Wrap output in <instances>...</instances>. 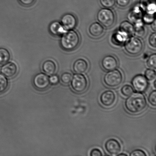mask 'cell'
<instances>
[{
  "mask_svg": "<svg viewBox=\"0 0 156 156\" xmlns=\"http://www.w3.org/2000/svg\"><path fill=\"white\" fill-rule=\"evenodd\" d=\"M147 102L146 97L141 93H133L126 99L125 108L128 112L136 114L142 112L146 108Z\"/></svg>",
  "mask_w": 156,
  "mask_h": 156,
  "instance_id": "1",
  "label": "cell"
},
{
  "mask_svg": "<svg viewBox=\"0 0 156 156\" xmlns=\"http://www.w3.org/2000/svg\"><path fill=\"white\" fill-rule=\"evenodd\" d=\"M80 41V37L77 32L73 30H68L62 36L61 47L65 51H73L77 48Z\"/></svg>",
  "mask_w": 156,
  "mask_h": 156,
  "instance_id": "2",
  "label": "cell"
},
{
  "mask_svg": "<svg viewBox=\"0 0 156 156\" xmlns=\"http://www.w3.org/2000/svg\"><path fill=\"white\" fill-rule=\"evenodd\" d=\"M123 76L121 72L118 69L109 71L104 76L103 81L105 85L110 88H115L122 84Z\"/></svg>",
  "mask_w": 156,
  "mask_h": 156,
  "instance_id": "3",
  "label": "cell"
},
{
  "mask_svg": "<svg viewBox=\"0 0 156 156\" xmlns=\"http://www.w3.org/2000/svg\"><path fill=\"white\" fill-rule=\"evenodd\" d=\"M97 18L101 24L106 28L112 27L115 22L114 12L108 8H105L99 10L97 13Z\"/></svg>",
  "mask_w": 156,
  "mask_h": 156,
  "instance_id": "4",
  "label": "cell"
},
{
  "mask_svg": "<svg viewBox=\"0 0 156 156\" xmlns=\"http://www.w3.org/2000/svg\"><path fill=\"white\" fill-rule=\"evenodd\" d=\"M143 45L138 37H131L125 43V48L127 53L131 55H136L143 50Z\"/></svg>",
  "mask_w": 156,
  "mask_h": 156,
  "instance_id": "5",
  "label": "cell"
},
{
  "mask_svg": "<svg viewBox=\"0 0 156 156\" xmlns=\"http://www.w3.org/2000/svg\"><path fill=\"white\" fill-rule=\"evenodd\" d=\"M71 83L72 88L76 93L83 92L88 87V80L86 77L82 74H75Z\"/></svg>",
  "mask_w": 156,
  "mask_h": 156,
  "instance_id": "6",
  "label": "cell"
},
{
  "mask_svg": "<svg viewBox=\"0 0 156 156\" xmlns=\"http://www.w3.org/2000/svg\"><path fill=\"white\" fill-rule=\"evenodd\" d=\"M131 84L133 89L137 93L145 92L149 87V83L145 77L142 74L136 75L133 78Z\"/></svg>",
  "mask_w": 156,
  "mask_h": 156,
  "instance_id": "7",
  "label": "cell"
},
{
  "mask_svg": "<svg viewBox=\"0 0 156 156\" xmlns=\"http://www.w3.org/2000/svg\"><path fill=\"white\" fill-rule=\"evenodd\" d=\"M49 78L43 73L37 74L33 78V84L35 88L40 91L47 90L50 85Z\"/></svg>",
  "mask_w": 156,
  "mask_h": 156,
  "instance_id": "8",
  "label": "cell"
},
{
  "mask_svg": "<svg viewBox=\"0 0 156 156\" xmlns=\"http://www.w3.org/2000/svg\"><path fill=\"white\" fill-rule=\"evenodd\" d=\"M116 96L115 93L112 90H106L101 94L99 98L101 103L104 107L109 108L112 106L115 102Z\"/></svg>",
  "mask_w": 156,
  "mask_h": 156,
  "instance_id": "9",
  "label": "cell"
},
{
  "mask_svg": "<svg viewBox=\"0 0 156 156\" xmlns=\"http://www.w3.org/2000/svg\"><path fill=\"white\" fill-rule=\"evenodd\" d=\"M105 148L107 152L111 155H117L122 150L120 142L115 139H110L105 143Z\"/></svg>",
  "mask_w": 156,
  "mask_h": 156,
  "instance_id": "10",
  "label": "cell"
},
{
  "mask_svg": "<svg viewBox=\"0 0 156 156\" xmlns=\"http://www.w3.org/2000/svg\"><path fill=\"white\" fill-rule=\"evenodd\" d=\"M61 23L66 30H73L77 26V18L74 15L67 13L62 16Z\"/></svg>",
  "mask_w": 156,
  "mask_h": 156,
  "instance_id": "11",
  "label": "cell"
},
{
  "mask_svg": "<svg viewBox=\"0 0 156 156\" xmlns=\"http://www.w3.org/2000/svg\"><path fill=\"white\" fill-rule=\"evenodd\" d=\"M1 72L5 77L8 78H13L17 74L18 66L15 62H8L3 65L1 69Z\"/></svg>",
  "mask_w": 156,
  "mask_h": 156,
  "instance_id": "12",
  "label": "cell"
},
{
  "mask_svg": "<svg viewBox=\"0 0 156 156\" xmlns=\"http://www.w3.org/2000/svg\"><path fill=\"white\" fill-rule=\"evenodd\" d=\"M101 65L104 69L109 71L115 69L117 68L118 62L114 56L107 55L102 59Z\"/></svg>",
  "mask_w": 156,
  "mask_h": 156,
  "instance_id": "13",
  "label": "cell"
},
{
  "mask_svg": "<svg viewBox=\"0 0 156 156\" xmlns=\"http://www.w3.org/2000/svg\"><path fill=\"white\" fill-rule=\"evenodd\" d=\"M42 68L45 74L52 76L55 73L57 69V65L54 61L48 59L43 62Z\"/></svg>",
  "mask_w": 156,
  "mask_h": 156,
  "instance_id": "14",
  "label": "cell"
},
{
  "mask_svg": "<svg viewBox=\"0 0 156 156\" xmlns=\"http://www.w3.org/2000/svg\"><path fill=\"white\" fill-rule=\"evenodd\" d=\"M49 30L52 34L56 36H62L67 31L62 23L58 21L51 23L49 27Z\"/></svg>",
  "mask_w": 156,
  "mask_h": 156,
  "instance_id": "15",
  "label": "cell"
},
{
  "mask_svg": "<svg viewBox=\"0 0 156 156\" xmlns=\"http://www.w3.org/2000/svg\"><path fill=\"white\" fill-rule=\"evenodd\" d=\"M88 68V62L83 59H77L73 65V69L76 74H83L86 72Z\"/></svg>",
  "mask_w": 156,
  "mask_h": 156,
  "instance_id": "16",
  "label": "cell"
},
{
  "mask_svg": "<svg viewBox=\"0 0 156 156\" xmlns=\"http://www.w3.org/2000/svg\"><path fill=\"white\" fill-rule=\"evenodd\" d=\"M140 5L146 13L155 14L156 11V0H140Z\"/></svg>",
  "mask_w": 156,
  "mask_h": 156,
  "instance_id": "17",
  "label": "cell"
},
{
  "mask_svg": "<svg viewBox=\"0 0 156 156\" xmlns=\"http://www.w3.org/2000/svg\"><path fill=\"white\" fill-rule=\"evenodd\" d=\"M89 32L90 35L94 37H100L103 35L104 28L98 22L93 23L89 28Z\"/></svg>",
  "mask_w": 156,
  "mask_h": 156,
  "instance_id": "18",
  "label": "cell"
},
{
  "mask_svg": "<svg viewBox=\"0 0 156 156\" xmlns=\"http://www.w3.org/2000/svg\"><path fill=\"white\" fill-rule=\"evenodd\" d=\"M128 37L125 33L119 30L113 35L112 41L116 45L120 46L125 44Z\"/></svg>",
  "mask_w": 156,
  "mask_h": 156,
  "instance_id": "19",
  "label": "cell"
},
{
  "mask_svg": "<svg viewBox=\"0 0 156 156\" xmlns=\"http://www.w3.org/2000/svg\"><path fill=\"white\" fill-rule=\"evenodd\" d=\"M119 30L125 33L128 37L130 36L134 33V26L129 21H123L120 24Z\"/></svg>",
  "mask_w": 156,
  "mask_h": 156,
  "instance_id": "20",
  "label": "cell"
},
{
  "mask_svg": "<svg viewBox=\"0 0 156 156\" xmlns=\"http://www.w3.org/2000/svg\"><path fill=\"white\" fill-rule=\"evenodd\" d=\"M142 18H143L142 10L140 7L137 6H136L132 9L128 15V18L129 19L134 23L141 21Z\"/></svg>",
  "mask_w": 156,
  "mask_h": 156,
  "instance_id": "21",
  "label": "cell"
},
{
  "mask_svg": "<svg viewBox=\"0 0 156 156\" xmlns=\"http://www.w3.org/2000/svg\"><path fill=\"white\" fill-rule=\"evenodd\" d=\"M11 55L7 49L0 48V65H4L10 60Z\"/></svg>",
  "mask_w": 156,
  "mask_h": 156,
  "instance_id": "22",
  "label": "cell"
},
{
  "mask_svg": "<svg viewBox=\"0 0 156 156\" xmlns=\"http://www.w3.org/2000/svg\"><path fill=\"white\" fill-rule=\"evenodd\" d=\"M134 34L137 37H142L144 36L145 30L141 21L135 23Z\"/></svg>",
  "mask_w": 156,
  "mask_h": 156,
  "instance_id": "23",
  "label": "cell"
},
{
  "mask_svg": "<svg viewBox=\"0 0 156 156\" xmlns=\"http://www.w3.org/2000/svg\"><path fill=\"white\" fill-rule=\"evenodd\" d=\"M8 80L4 75L0 74V94L5 92L8 87Z\"/></svg>",
  "mask_w": 156,
  "mask_h": 156,
  "instance_id": "24",
  "label": "cell"
},
{
  "mask_svg": "<svg viewBox=\"0 0 156 156\" xmlns=\"http://www.w3.org/2000/svg\"><path fill=\"white\" fill-rule=\"evenodd\" d=\"M120 91L122 95L128 97L134 93V89L131 85L126 84L122 87Z\"/></svg>",
  "mask_w": 156,
  "mask_h": 156,
  "instance_id": "25",
  "label": "cell"
},
{
  "mask_svg": "<svg viewBox=\"0 0 156 156\" xmlns=\"http://www.w3.org/2000/svg\"><path fill=\"white\" fill-rule=\"evenodd\" d=\"M72 75L69 73L65 72L62 74L60 79L62 82L65 85H68L71 82L72 79Z\"/></svg>",
  "mask_w": 156,
  "mask_h": 156,
  "instance_id": "26",
  "label": "cell"
},
{
  "mask_svg": "<svg viewBox=\"0 0 156 156\" xmlns=\"http://www.w3.org/2000/svg\"><path fill=\"white\" fill-rule=\"evenodd\" d=\"M145 77L147 80L152 81L155 79L156 76V72L152 69H148L145 72Z\"/></svg>",
  "mask_w": 156,
  "mask_h": 156,
  "instance_id": "27",
  "label": "cell"
},
{
  "mask_svg": "<svg viewBox=\"0 0 156 156\" xmlns=\"http://www.w3.org/2000/svg\"><path fill=\"white\" fill-rule=\"evenodd\" d=\"M147 65L150 69H155L156 68V54L151 55L147 62Z\"/></svg>",
  "mask_w": 156,
  "mask_h": 156,
  "instance_id": "28",
  "label": "cell"
},
{
  "mask_svg": "<svg viewBox=\"0 0 156 156\" xmlns=\"http://www.w3.org/2000/svg\"><path fill=\"white\" fill-rule=\"evenodd\" d=\"M148 101L151 106L153 107L156 106V91L153 90L150 93L148 97Z\"/></svg>",
  "mask_w": 156,
  "mask_h": 156,
  "instance_id": "29",
  "label": "cell"
},
{
  "mask_svg": "<svg viewBox=\"0 0 156 156\" xmlns=\"http://www.w3.org/2000/svg\"><path fill=\"white\" fill-rule=\"evenodd\" d=\"M142 18L144 22L146 23L151 24L155 20V14H151L146 12Z\"/></svg>",
  "mask_w": 156,
  "mask_h": 156,
  "instance_id": "30",
  "label": "cell"
},
{
  "mask_svg": "<svg viewBox=\"0 0 156 156\" xmlns=\"http://www.w3.org/2000/svg\"><path fill=\"white\" fill-rule=\"evenodd\" d=\"M101 5L105 8H111L115 5L116 0H99Z\"/></svg>",
  "mask_w": 156,
  "mask_h": 156,
  "instance_id": "31",
  "label": "cell"
},
{
  "mask_svg": "<svg viewBox=\"0 0 156 156\" xmlns=\"http://www.w3.org/2000/svg\"><path fill=\"white\" fill-rule=\"evenodd\" d=\"M131 156H147V154L144 151L141 149H135L133 151L129 154Z\"/></svg>",
  "mask_w": 156,
  "mask_h": 156,
  "instance_id": "32",
  "label": "cell"
},
{
  "mask_svg": "<svg viewBox=\"0 0 156 156\" xmlns=\"http://www.w3.org/2000/svg\"><path fill=\"white\" fill-rule=\"evenodd\" d=\"M156 33H152L150 36L149 39V42L150 45L153 48H156Z\"/></svg>",
  "mask_w": 156,
  "mask_h": 156,
  "instance_id": "33",
  "label": "cell"
},
{
  "mask_svg": "<svg viewBox=\"0 0 156 156\" xmlns=\"http://www.w3.org/2000/svg\"><path fill=\"white\" fill-rule=\"evenodd\" d=\"M131 0H116V2L119 7H126L130 2Z\"/></svg>",
  "mask_w": 156,
  "mask_h": 156,
  "instance_id": "34",
  "label": "cell"
},
{
  "mask_svg": "<svg viewBox=\"0 0 156 156\" xmlns=\"http://www.w3.org/2000/svg\"><path fill=\"white\" fill-rule=\"evenodd\" d=\"M90 155L91 156H101L102 155L101 151L98 148H94L90 151Z\"/></svg>",
  "mask_w": 156,
  "mask_h": 156,
  "instance_id": "35",
  "label": "cell"
},
{
  "mask_svg": "<svg viewBox=\"0 0 156 156\" xmlns=\"http://www.w3.org/2000/svg\"><path fill=\"white\" fill-rule=\"evenodd\" d=\"M51 77L49 78V80L50 83L52 84L53 85H56L59 82V79L57 76L53 75L51 76Z\"/></svg>",
  "mask_w": 156,
  "mask_h": 156,
  "instance_id": "36",
  "label": "cell"
},
{
  "mask_svg": "<svg viewBox=\"0 0 156 156\" xmlns=\"http://www.w3.org/2000/svg\"><path fill=\"white\" fill-rule=\"evenodd\" d=\"M35 1V0H19L21 4L26 6L32 5L34 2Z\"/></svg>",
  "mask_w": 156,
  "mask_h": 156,
  "instance_id": "37",
  "label": "cell"
},
{
  "mask_svg": "<svg viewBox=\"0 0 156 156\" xmlns=\"http://www.w3.org/2000/svg\"><path fill=\"white\" fill-rule=\"evenodd\" d=\"M156 20H154L153 22L151 23V28L152 29V30H154V31H156Z\"/></svg>",
  "mask_w": 156,
  "mask_h": 156,
  "instance_id": "38",
  "label": "cell"
},
{
  "mask_svg": "<svg viewBox=\"0 0 156 156\" xmlns=\"http://www.w3.org/2000/svg\"><path fill=\"white\" fill-rule=\"evenodd\" d=\"M118 156H128L127 154L125 153H119V154H118L117 155Z\"/></svg>",
  "mask_w": 156,
  "mask_h": 156,
  "instance_id": "39",
  "label": "cell"
},
{
  "mask_svg": "<svg viewBox=\"0 0 156 156\" xmlns=\"http://www.w3.org/2000/svg\"><path fill=\"white\" fill-rule=\"evenodd\" d=\"M156 80L155 79V80H154V88H156Z\"/></svg>",
  "mask_w": 156,
  "mask_h": 156,
  "instance_id": "40",
  "label": "cell"
}]
</instances>
